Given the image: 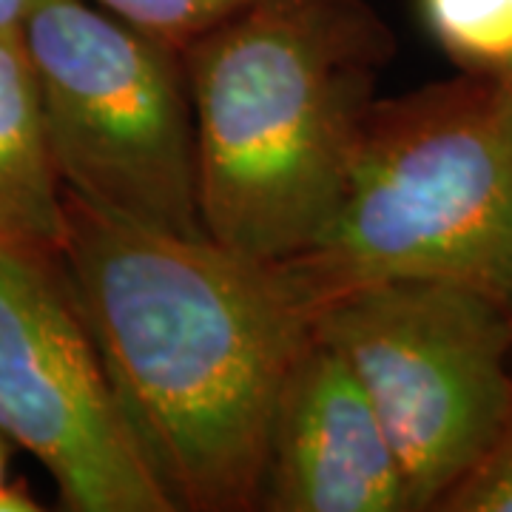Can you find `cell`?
Returning a JSON list of instances; mask_svg holds the SVG:
<instances>
[{"label":"cell","instance_id":"7","mask_svg":"<svg viewBox=\"0 0 512 512\" xmlns=\"http://www.w3.org/2000/svg\"><path fill=\"white\" fill-rule=\"evenodd\" d=\"M256 510L410 512L382 421L316 330L279 390Z\"/></svg>","mask_w":512,"mask_h":512},{"label":"cell","instance_id":"11","mask_svg":"<svg viewBox=\"0 0 512 512\" xmlns=\"http://www.w3.org/2000/svg\"><path fill=\"white\" fill-rule=\"evenodd\" d=\"M436 512H512V410L487 456L441 498Z\"/></svg>","mask_w":512,"mask_h":512},{"label":"cell","instance_id":"8","mask_svg":"<svg viewBox=\"0 0 512 512\" xmlns=\"http://www.w3.org/2000/svg\"><path fill=\"white\" fill-rule=\"evenodd\" d=\"M63 183L46 140L32 60L20 29L0 32V245L60 254Z\"/></svg>","mask_w":512,"mask_h":512},{"label":"cell","instance_id":"10","mask_svg":"<svg viewBox=\"0 0 512 512\" xmlns=\"http://www.w3.org/2000/svg\"><path fill=\"white\" fill-rule=\"evenodd\" d=\"M140 35L185 52L194 40L231 20L254 0H86Z\"/></svg>","mask_w":512,"mask_h":512},{"label":"cell","instance_id":"6","mask_svg":"<svg viewBox=\"0 0 512 512\" xmlns=\"http://www.w3.org/2000/svg\"><path fill=\"white\" fill-rule=\"evenodd\" d=\"M0 433L72 512H174L114 399L60 254L0 245Z\"/></svg>","mask_w":512,"mask_h":512},{"label":"cell","instance_id":"5","mask_svg":"<svg viewBox=\"0 0 512 512\" xmlns=\"http://www.w3.org/2000/svg\"><path fill=\"white\" fill-rule=\"evenodd\" d=\"M382 421L407 510L436 512L512 410V311L447 279H384L311 308Z\"/></svg>","mask_w":512,"mask_h":512},{"label":"cell","instance_id":"12","mask_svg":"<svg viewBox=\"0 0 512 512\" xmlns=\"http://www.w3.org/2000/svg\"><path fill=\"white\" fill-rule=\"evenodd\" d=\"M40 504L23 481H0V512H37Z\"/></svg>","mask_w":512,"mask_h":512},{"label":"cell","instance_id":"2","mask_svg":"<svg viewBox=\"0 0 512 512\" xmlns=\"http://www.w3.org/2000/svg\"><path fill=\"white\" fill-rule=\"evenodd\" d=\"M393 37L367 0H254L183 52L205 234L305 254L345 191Z\"/></svg>","mask_w":512,"mask_h":512},{"label":"cell","instance_id":"1","mask_svg":"<svg viewBox=\"0 0 512 512\" xmlns=\"http://www.w3.org/2000/svg\"><path fill=\"white\" fill-rule=\"evenodd\" d=\"M60 259L114 399L174 512H251L279 390L313 333L288 274L114 220L63 188Z\"/></svg>","mask_w":512,"mask_h":512},{"label":"cell","instance_id":"15","mask_svg":"<svg viewBox=\"0 0 512 512\" xmlns=\"http://www.w3.org/2000/svg\"><path fill=\"white\" fill-rule=\"evenodd\" d=\"M510 86H512V83H510Z\"/></svg>","mask_w":512,"mask_h":512},{"label":"cell","instance_id":"13","mask_svg":"<svg viewBox=\"0 0 512 512\" xmlns=\"http://www.w3.org/2000/svg\"><path fill=\"white\" fill-rule=\"evenodd\" d=\"M35 0H0V32H12L20 29V23L26 18V12L32 9Z\"/></svg>","mask_w":512,"mask_h":512},{"label":"cell","instance_id":"9","mask_svg":"<svg viewBox=\"0 0 512 512\" xmlns=\"http://www.w3.org/2000/svg\"><path fill=\"white\" fill-rule=\"evenodd\" d=\"M421 15L461 72L512 83V0H421Z\"/></svg>","mask_w":512,"mask_h":512},{"label":"cell","instance_id":"3","mask_svg":"<svg viewBox=\"0 0 512 512\" xmlns=\"http://www.w3.org/2000/svg\"><path fill=\"white\" fill-rule=\"evenodd\" d=\"M313 308L384 279H447L512 311V86L458 74L376 100L345 191L279 262Z\"/></svg>","mask_w":512,"mask_h":512},{"label":"cell","instance_id":"14","mask_svg":"<svg viewBox=\"0 0 512 512\" xmlns=\"http://www.w3.org/2000/svg\"><path fill=\"white\" fill-rule=\"evenodd\" d=\"M6 461H9V439L0 433V481L6 478Z\"/></svg>","mask_w":512,"mask_h":512},{"label":"cell","instance_id":"4","mask_svg":"<svg viewBox=\"0 0 512 512\" xmlns=\"http://www.w3.org/2000/svg\"><path fill=\"white\" fill-rule=\"evenodd\" d=\"M20 37L63 188L114 220L208 237L183 52L86 0H35Z\"/></svg>","mask_w":512,"mask_h":512}]
</instances>
